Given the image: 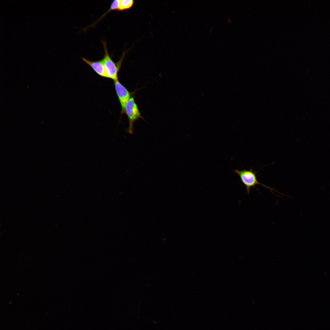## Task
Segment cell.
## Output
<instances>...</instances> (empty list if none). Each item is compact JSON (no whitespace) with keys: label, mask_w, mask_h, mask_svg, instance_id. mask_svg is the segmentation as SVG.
Masks as SVG:
<instances>
[{"label":"cell","mask_w":330,"mask_h":330,"mask_svg":"<svg viewBox=\"0 0 330 330\" xmlns=\"http://www.w3.org/2000/svg\"><path fill=\"white\" fill-rule=\"evenodd\" d=\"M233 172L239 176L241 181L246 188L248 195H250L251 189L252 187L257 189L255 186L257 185H261L266 188L273 193H274V191L279 193L274 189L260 183L257 178L256 174L257 172L254 171L252 167L249 170H246L245 168L242 170L235 169ZM257 189L259 191L258 189Z\"/></svg>","instance_id":"1"},{"label":"cell","mask_w":330,"mask_h":330,"mask_svg":"<svg viewBox=\"0 0 330 330\" xmlns=\"http://www.w3.org/2000/svg\"><path fill=\"white\" fill-rule=\"evenodd\" d=\"M102 42L105 50V54L102 60L106 69L107 78L111 79L114 81L117 80L118 79V73L123 57L118 63H115L108 52L106 42L103 41Z\"/></svg>","instance_id":"2"},{"label":"cell","mask_w":330,"mask_h":330,"mask_svg":"<svg viewBox=\"0 0 330 330\" xmlns=\"http://www.w3.org/2000/svg\"><path fill=\"white\" fill-rule=\"evenodd\" d=\"M125 112L127 114L129 120V126L126 130V132L129 134H133L134 133V122L139 118L144 120L133 97H131L127 103Z\"/></svg>","instance_id":"3"},{"label":"cell","mask_w":330,"mask_h":330,"mask_svg":"<svg viewBox=\"0 0 330 330\" xmlns=\"http://www.w3.org/2000/svg\"><path fill=\"white\" fill-rule=\"evenodd\" d=\"M115 88L121 107V113L125 112L126 104L131 98V93L122 85L118 79L114 81Z\"/></svg>","instance_id":"4"},{"label":"cell","mask_w":330,"mask_h":330,"mask_svg":"<svg viewBox=\"0 0 330 330\" xmlns=\"http://www.w3.org/2000/svg\"><path fill=\"white\" fill-rule=\"evenodd\" d=\"M82 59L91 67L98 75L102 77L107 78L106 71L102 60L93 61L84 57H82Z\"/></svg>","instance_id":"5"},{"label":"cell","mask_w":330,"mask_h":330,"mask_svg":"<svg viewBox=\"0 0 330 330\" xmlns=\"http://www.w3.org/2000/svg\"><path fill=\"white\" fill-rule=\"evenodd\" d=\"M134 2L133 0H120L118 10L123 11L130 9L133 5Z\"/></svg>","instance_id":"6"},{"label":"cell","mask_w":330,"mask_h":330,"mask_svg":"<svg viewBox=\"0 0 330 330\" xmlns=\"http://www.w3.org/2000/svg\"><path fill=\"white\" fill-rule=\"evenodd\" d=\"M120 2V0H115L113 1L111 3L110 8H109V9L104 14H103L102 16H101L100 17V18L98 19V20H97V21L95 23V24L97 23V21L100 20V19L103 18L106 14L108 13L109 12L114 10H118Z\"/></svg>","instance_id":"7"}]
</instances>
